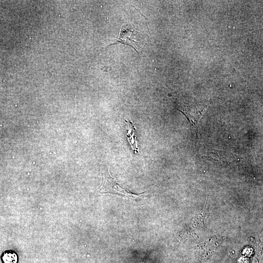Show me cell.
I'll return each instance as SVG.
<instances>
[{
    "mask_svg": "<svg viewBox=\"0 0 263 263\" xmlns=\"http://www.w3.org/2000/svg\"><path fill=\"white\" fill-rule=\"evenodd\" d=\"M206 154L213 159L228 163L233 162L238 158L234 154L223 150H212Z\"/></svg>",
    "mask_w": 263,
    "mask_h": 263,
    "instance_id": "obj_3",
    "label": "cell"
},
{
    "mask_svg": "<svg viewBox=\"0 0 263 263\" xmlns=\"http://www.w3.org/2000/svg\"><path fill=\"white\" fill-rule=\"evenodd\" d=\"M99 192L103 194H114L127 197H139L144 193V192L138 194L134 193L126 189L114 180L108 171L103 175V182L99 188Z\"/></svg>",
    "mask_w": 263,
    "mask_h": 263,
    "instance_id": "obj_1",
    "label": "cell"
},
{
    "mask_svg": "<svg viewBox=\"0 0 263 263\" xmlns=\"http://www.w3.org/2000/svg\"><path fill=\"white\" fill-rule=\"evenodd\" d=\"M125 121L128 123V125L127 135L128 140L130 144L132 150L134 151V153H138L139 152V149L137 147V141L136 140L135 128L132 122L127 120H125Z\"/></svg>",
    "mask_w": 263,
    "mask_h": 263,
    "instance_id": "obj_5",
    "label": "cell"
},
{
    "mask_svg": "<svg viewBox=\"0 0 263 263\" xmlns=\"http://www.w3.org/2000/svg\"><path fill=\"white\" fill-rule=\"evenodd\" d=\"M133 30L134 26L132 24H127L123 25L121 28L118 38L110 45L117 43H122L132 47L138 53L134 46L136 42L133 38L134 36Z\"/></svg>",
    "mask_w": 263,
    "mask_h": 263,
    "instance_id": "obj_2",
    "label": "cell"
},
{
    "mask_svg": "<svg viewBox=\"0 0 263 263\" xmlns=\"http://www.w3.org/2000/svg\"><path fill=\"white\" fill-rule=\"evenodd\" d=\"M18 255L17 253L11 250L4 251L1 256L3 263H18Z\"/></svg>",
    "mask_w": 263,
    "mask_h": 263,
    "instance_id": "obj_6",
    "label": "cell"
},
{
    "mask_svg": "<svg viewBox=\"0 0 263 263\" xmlns=\"http://www.w3.org/2000/svg\"><path fill=\"white\" fill-rule=\"evenodd\" d=\"M214 241H208L200 245L198 249V256L203 259H207L214 251L215 249Z\"/></svg>",
    "mask_w": 263,
    "mask_h": 263,
    "instance_id": "obj_4",
    "label": "cell"
}]
</instances>
